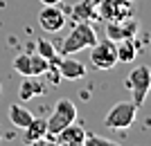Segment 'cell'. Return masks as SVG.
Instances as JSON below:
<instances>
[{
    "label": "cell",
    "mask_w": 151,
    "mask_h": 146,
    "mask_svg": "<svg viewBox=\"0 0 151 146\" xmlns=\"http://www.w3.org/2000/svg\"><path fill=\"white\" fill-rule=\"evenodd\" d=\"M90 63H93V68H97V70H113L115 65L120 63L117 61V50H115V41H111V38H104V41H99L97 38V43L90 47Z\"/></svg>",
    "instance_id": "obj_5"
},
{
    "label": "cell",
    "mask_w": 151,
    "mask_h": 146,
    "mask_svg": "<svg viewBox=\"0 0 151 146\" xmlns=\"http://www.w3.org/2000/svg\"><path fill=\"white\" fill-rule=\"evenodd\" d=\"M97 43V32L90 23H75V27L70 29V34L63 38L61 45V54L63 56H70V54H77V52L86 50V47H93Z\"/></svg>",
    "instance_id": "obj_1"
},
{
    "label": "cell",
    "mask_w": 151,
    "mask_h": 146,
    "mask_svg": "<svg viewBox=\"0 0 151 146\" xmlns=\"http://www.w3.org/2000/svg\"><path fill=\"white\" fill-rule=\"evenodd\" d=\"M57 72L61 79H68V81H79L86 76V65L77 58H70V56H63L57 61Z\"/></svg>",
    "instance_id": "obj_10"
},
{
    "label": "cell",
    "mask_w": 151,
    "mask_h": 146,
    "mask_svg": "<svg viewBox=\"0 0 151 146\" xmlns=\"http://www.w3.org/2000/svg\"><path fill=\"white\" fill-rule=\"evenodd\" d=\"M23 130H25V135H23L25 144H38L47 135V121H45V117H34Z\"/></svg>",
    "instance_id": "obj_12"
},
{
    "label": "cell",
    "mask_w": 151,
    "mask_h": 146,
    "mask_svg": "<svg viewBox=\"0 0 151 146\" xmlns=\"http://www.w3.org/2000/svg\"><path fill=\"white\" fill-rule=\"evenodd\" d=\"M38 2H43V5H59L61 0H38Z\"/></svg>",
    "instance_id": "obj_19"
},
{
    "label": "cell",
    "mask_w": 151,
    "mask_h": 146,
    "mask_svg": "<svg viewBox=\"0 0 151 146\" xmlns=\"http://www.w3.org/2000/svg\"><path fill=\"white\" fill-rule=\"evenodd\" d=\"M83 144L90 146V144H101V146H115L113 140H106V137H99V135H86Z\"/></svg>",
    "instance_id": "obj_18"
},
{
    "label": "cell",
    "mask_w": 151,
    "mask_h": 146,
    "mask_svg": "<svg viewBox=\"0 0 151 146\" xmlns=\"http://www.w3.org/2000/svg\"><path fill=\"white\" fill-rule=\"evenodd\" d=\"M41 95H45V83L41 81V76H25L18 88L20 101H29V99L41 97Z\"/></svg>",
    "instance_id": "obj_14"
},
{
    "label": "cell",
    "mask_w": 151,
    "mask_h": 146,
    "mask_svg": "<svg viewBox=\"0 0 151 146\" xmlns=\"http://www.w3.org/2000/svg\"><path fill=\"white\" fill-rule=\"evenodd\" d=\"M0 92H2V85H0Z\"/></svg>",
    "instance_id": "obj_20"
},
{
    "label": "cell",
    "mask_w": 151,
    "mask_h": 146,
    "mask_svg": "<svg viewBox=\"0 0 151 146\" xmlns=\"http://www.w3.org/2000/svg\"><path fill=\"white\" fill-rule=\"evenodd\" d=\"M38 25L43 27V32L57 34L65 27V11L59 5H43L38 14Z\"/></svg>",
    "instance_id": "obj_8"
},
{
    "label": "cell",
    "mask_w": 151,
    "mask_h": 146,
    "mask_svg": "<svg viewBox=\"0 0 151 146\" xmlns=\"http://www.w3.org/2000/svg\"><path fill=\"white\" fill-rule=\"evenodd\" d=\"M45 121H47V135H45V140L47 137L52 140L61 128H65L68 124L77 121V106L70 99H59L54 103V110H52L50 119H45Z\"/></svg>",
    "instance_id": "obj_3"
},
{
    "label": "cell",
    "mask_w": 151,
    "mask_h": 146,
    "mask_svg": "<svg viewBox=\"0 0 151 146\" xmlns=\"http://www.w3.org/2000/svg\"><path fill=\"white\" fill-rule=\"evenodd\" d=\"M115 50H117V61H122V63H133L135 56H138V43H135V38L115 41Z\"/></svg>",
    "instance_id": "obj_15"
},
{
    "label": "cell",
    "mask_w": 151,
    "mask_h": 146,
    "mask_svg": "<svg viewBox=\"0 0 151 146\" xmlns=\"http://www.w3.org/2000/svg\"><path fill=\"white\" fill-rule=\"evenodd\" d=\"M135 113H138V106L133 101H117L104 117V128H108V130H124V128H129L135 121Z\"/></svg>",
    "instance_id": "obj_4"
},
{
    "label": "cell",
    "mask_w": 151,
    "mask_h": 146,
    "mask_svg": "<svg viewBox=\"0 0 151 146\" xmlns=\"http://www.w3.org/2000/svg\"><path fill=\"white\" fill-rule=\"evenodd\" d=\"M70 16L75 23H90L97 18V0H79L72 9Z\"/></svg>",
    "instance_id": "obj_13"
},
{
    "label": "cell",
    "mask_w": 151,
    "mask_h": 146,
    "mask_svg": "<svg viewBox=\"0 0 151 146\" xmlns=\"http://www.w3.org/2000/svg\"><path fill=\"white\" fill-rule=\"evenodd\" d=\"M14 70L23 76H41V74H47L50 70V61L43 58L41 54H29V52H23L18 56H14Z\"/></svg>",
    "instance_id": "obj_6"
},
{
    "label": "cell",
    "mask_w": 151,
    "mask_h": 146,
    "mask_svg": "<svg viewBox=\"0 0 151 146\" xmlns=\"http://www.w3.org/2000/svg\"><path fill=\"white\" fill-rule=\"evenodd\" d=\"M126 88L131 90V95H133V103L142 106L151 92V68H147V65L133 68L129 72V76H126Z\"/></svg>",
    "instance_id": "obj_2"
},
{
    "label": "cell",
    "mask_w": 151,
    "mask_h": 146,
    "mask_svg": "<svg viewBox=\"0 0 151 146\" xmlns=\"http://www.w3.org/2000/svg\"><path fill=\"white\" fill-rule=\"evenodd\" d=\"M36 52H38L43 58H47V61H50V65H57V61H59L57 50H54V45H52L47 38H38V41H36Z\"/></svg>",
    "instance_id": "obj_17"
},
{
    "label": "cell",
    "mask_w": 151,
    "mask_h": 146,
    "mask_svg": "<svg viewBox=\"0 0 151 146\" xmlns=\"http://www.w3.org/2000/svg\"><path fill=\"white\" fill-rule=\"evenodd\" d=\"M133 0H97V18L106 20H124L133 16Z\"/></svg>",
    "instance_id": "obj_7"
},
{
    "label": "cell",
    "mask_w": 151,
    "mask_h": 146,
    "mask_svg": "<svg viewBox=\"0 0 151 146\" xmlns=\"http://www.w3.org/2000/svg\"><path fill=\"white\" fill-rule=\"evenodd\" d=\"M52 140L57 142V144H65V146H81L83 140H86V130H83L77 121L68 124L65 128H61Z\"/></svg>",
    "instance_id": "obj_11"
},
{
    "label": "cell",
    "mask_w": 151,
    "mask_h": 146,
    "mask_svg": "<svg viewBox=\"0 0 151 146\" xmlns=\"http://www.w3.org/2000/svg\"><path fill=\"white\" fill-rule=\"evenodd\" d=\"M140 29V23L135 18H124V20H111L106 23V38L111 41H122V38H135Z\"/></svg>",
    "instance_id": "obj_9"
},
{
    "label": "cell",
    "mask_w": 151,
    "mask_h": 146,
    "mask_svg": "<svg viewBox=\"0 0 151 146\" xmlns=\"http://www.w3.org/2000/svg\"><path fill=\"white\" fill-rule=\"evenodd\" d=\"M9 121H12L16 128H25L27 124H29L32 119H34V115H32V110H27L25 106H20V103H12L9 106Z\"/></svg>",
    "instance_id": "obj_16"
}]
</instances>
